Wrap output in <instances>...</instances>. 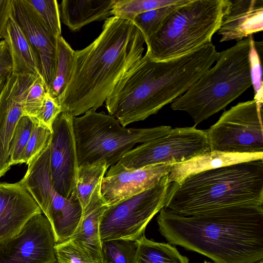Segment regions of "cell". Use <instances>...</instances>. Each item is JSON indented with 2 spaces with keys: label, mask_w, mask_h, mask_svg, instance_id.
<instances>
[{
  "label": "cell",
  "mask_w": 263,
  "mask_h": 263,
  "mask_svg": "<svg viewBox=\"0 0 263 263\" xmlns=\"http://www.w3.org/2000/svg\"><path fill=\"white\" fill-rule=\"evenodd\" d=\"M250 46L249 36L219 52L215 65L173 101L171 108L187 112L195 126L224 109L252 86Z\"/></svg>",
  "instance_id": "obj_5"
},
{
  "label": "cell",
  "mask_w": 263,
  "mask_h": 263,
  "mask_svg": "<svg viewBox=\"0 0 263 263\" xmlns=\"http://www.w3.org/2000/svg\"><path fill=\"white\" fill-rule=\"evenodd\" d=\"M229 0H189L174 10L145 42V54L155 61L177 58L212 43Z\"/></svg>",
  "instance_id": "obj_6"
},
{
  "label": "cell",
  "mask_w": 263,
  "mask_h": 263,
  "mask_svg": "<svg viewBox=\"0 0 263 263\" xmlns=\"http://www.w3.org/2000/svg\"><path fill=\"white\" fill-rule=\"evenodd\" d=\"M196 126L172 128L166 135L126 153L110 170L136 169L156 164L182 163L210 151L205 130Z\"/></svg>",
  "instance_id": "obj_10"
},
{
  "label": "cell",
  "mask_w": 263,
  "mask_h": 263,
  "mask_svg": "<svg viewBox=\"0 0 263 263\" xmlns=\"http://www.w3.org/2000/svg\"><path fill=\"white\" fill-rule=\"evenodd\" d=\"M9 76V75H8ZM3 76L0 77V94L1 93V91L3 88V87L6 83L7 78L8 76Z\"/></svg>",
  "instance_id": "obj_38"
},
{
  "label": "cell",
  "mask_w": 263,
  "mask_h": 263,
  "mask_svg": "<svg viewBox=\"0 0 263 263\" xmlns=\"http://www.w3.org/2000/svg\"><path fill=\"white\" fill-rule=\"evenodd\" d=\"M12 14L38 55L48 91L55 68L57 37L47 29L27 0H12Z\"/></svg>",
  "instance_id": "obj_16"
},
{
  "label": "cell",
  "mask_w": 263,
  "mask_h": 263,
  "mask_svg": "<svg viewBox=\"0 0 263 263\" xmlns=\"http://www.w3.org/2000/svg\"><path fill=\"white\" fill-rule=\"evenodd\" d=\"M45 27L55 37L61 35L59 5L55 0H27Z\"/></svg>",
  "instance_id": "obj_29"
},
{
  "label": "cell",
  "mask_w": 263,
  "mask_h": 263,
  "mask_svg": "<svg viewBox=\"0 0 263 263\" xmlns=\"http://www.w3.org/2000/svg\"><path fill=\"white\" fill-rule=\"evenodd\" d=\"M115 0H63L59 5L61 22L72 31L113 16Z\"/></svg>",
  "instance_id": "obj_22"
},
{
  "label": "cell",
  "mask_w": 263,
  "mask_h": 263,
  "mask_svg": "<svg viewBox=\"0 0 263 263\" xmlns=\"http://www.w3.org/2000/svg\"><path fill=\"white\" fill-rule=\"evenodd\" d=\"M189 0L154 9L136 15L131 22L142 33L145 43L161 28L171 13Z\"/></svg>",
  "instance_id": "obj_26"
},
{
  "label": "cell",
  "mask_w": 263,
  "mask_h": 263,
  "mask_svg": "<svg viewBox=\"0 0 263 263\" xmlns=\"http://www.w3.org/2000/svg\"><path fill=\"white\" fill-rule=\"evenodd\" d=\"M11 15L12 0H0V41L3 39Z\"/></svg>",
  "instance_id": "obj_37"
},
{
  "label": "cell",
  "mask_w": 263,
  "mask_h": 263,
  "mask_svg": "<svg viewBox=\"0 0 263 263\" xmlns=\"http://www.w3.org/2000/svg\"><path fill=\"white\" fill-rule=\"evenodd\" d=\"M57 263H103L98 257L74 243L70 239L54 246Z\"/></svg>",
  "instance_id": "obj_31"
},
{
  "label": "cell",
  "mask_w": 263,
  "mask_h": 263,
  "mask_svg": "<svg viewBox=\"0 0 263 263\" xmlns=\"http://www.w3.org/2000/svg\"><path fill=\"white\" fill-rule=\"evenodd\" d=\"M55 244L49 221L43 213L37 214L0 246V263H57Z\"/></svg>",
  "instance_id": "obj_13"
},
{
  "label": "cell",
  "mask_w": 263,
  "mask_h": 263,
  "mask_svg": "<svg viewBox=\"0 0 263 263\" xmlns=\"http://www.w3.org/2000/svg\"><path fill=\"white\" fill-rule=\"evenodd\" d=\"M50 142L27 165L19 181L36 202L49 221L56 243L69 239L77 228L82 209L77 196L65 198L54 189L50 170Z\"/></svg>",
  "instance_id": "obj_8"
},
{
  "label": "cell",
  "mask_w": 263,
  "mask_h": 263,
  "mask_svg": "<svg viewBox=\"0 0 263 263\" xmlns=\"http://www.w3.org/2000/svg\"><path fill=\"white\" fill-rule=\"evenodd\" d=\"M172 166L156 164L136 169H109L101 182V197L109 205L138 194L168 174Z\"/></svg>",
  "instance_id": "obj_15"
},
{
  "label": "cell",
  "mask_w": 263,
  "mask_h": 263,
  "mask_svg": "<svg viewBox=\"0 0 263 263\" xmlns=\"http://www.w3.org/2000/svg\"><path fill=\"white\" fill-rule=\"evenodd\" d=\"M136 242L134 263H189V258L169 243L154 241L145 235Z\"/></svg>",
  "instance_id": "obj_23"
},
{
  "label": "cell",
  "mask_w": 263,
  "mask_h": 263,
  "mask_svg": "<svg viewBox=\"0 0 263 263\" xmlns=\"http://www.w3.org/2000/svg\"><path fill=\"white\" fill-rule=\"evenodd\" d=\"M172 129L171 126L166 125L147 128H126L110 115L96 110L74 117L79 167L97 163H105L110 167L137 144L162 137Z\"/></svg>",
  "instance_id": "obj_7"
},
{
  "label": "cell",
  "mask_w": 263,
  "mask_h": 263,
  "mask_svg": "<svg viewBox=\"0 0 263 263\" xmlns=\"http://www.w3.org/2000/svg\"><path fill=\"white\" fill-rule=\"evenodd\" d=\"M205 132L211 151L263 153L261 112L254 100L239 102L223 112Z\"/></svg>",
  "instance_id": "obj_11"
},
{
  "label": "cell",
  "mask_w": 263,
  "mask_h": 263,
  "mask_svg": "<svg viewBox=\"0 0 263 263\" xmlns=\"http://www.w3.org/2000/svg\"><path fill=\"white\" fill-rule=\"evenodd\" d=\"M3 40L7 44L11 58L12 73H33L41 76L38 55L12 14Z\"/></svg>",
  "instance_id": "obj_21"
},
{
  "label": "cell",
  "mask_w": 263,
  "mask_h": 263,
  "mask_svg": "<svg viewBox=\"0 0 263 263\" xmlns=\"http://www.w3.org/2000/svg\"><path fill=\"white\" fill-rule=\"evenodd\" d=\"M145 41L132 22L111 16L100 34L85 48L74 51L72 76L58 98L61 112L73 117L96 110L120 80L142 58Z\"/></svg>",
  "instance_id": "obj_2"
},
{
  "label": "cell",
  "mask_w": 263,
  "mask_h": 263,
  "mask_svg": "<svg viewBox=\"0 0 263 263\" xmlns=\"http://www.w3.org/2000/svg\"><path fill=\"white\" fill-rule=\"evenodd\" d=\"M250 46L249 54L250 73L252 86L254 91V100L258 111L261 112L263 103L262 67L258 42L250 36Z\"/></svg>",
  "instance_id": "obj_33"
},
{
  "label": "cell",
  "mask_w": 263,
  "mask_h": 263,
  "mask_svg": "<svg viewBox=\"0 0 263 263\" xmlns=\"http://www.w3.org/2000/svg\"><path fill=\"white\" fill-rule=\"evenodd\" d=\"M40 75L11 73L0 94V178L10 168V145L16 125L23 116L28 89Z\"/></svg>",
  "instance_id": "obj_14"
},
{
  "label": "cell",
  "mask_w": 263,
  "mask_h": 263,
  "mask_svg": "<svg viewBox=\"0 0 263 263\" xmlns=\"http://www.w3.org/2000/svg\"><path fill=\"white\" fill-rule=\"evenodd\" d=\"M37 123L35 118L22 116L15 128L10 145L11 165L18 164L19 159Z\"/></svg>",
  "instance_id": "obj_30"
},
{
  "label": "cell",
  "mask_w": 263,
  "mask_h": 263,
  "mask_svg": "<svg viewBox=\"0 0 263 263\" xmlns=\"http://www.w3.org/2000/svg\"><path fill=\"white\" fill-rule=\"evenodd\" d=\"M74 117L62 112L52 127L50 147V170L52 185L61 196L69 198L77 195L79 168L73 129Z\"/></svg>",
  "instance_id": "obj_12"
},
{
  "label": "cell",
  "mask_w": 263,
  "mask_h": 263,
  "mask_svg": "<svg viewBox=\"0 0 263 263\" xmlns=\"http://www.w3.org/2000/svg\"><path fill=\"white\" fill-rule=\"evenodd\" d=\"M253 160H263V153H232L209 151L182 163L172 165L168 174V182L179 183L190 175Z\"/></svg>",
  "instance_id": "obj_19"
},
{
  "label": "cell",
  "mask_w": 263,
  "mask_h": 263,
  "mask_svg": "<svg viewBox=\"0 0 263 263\" xmlns=\"http://www.w3.org/2000/svg\"><path fill=\"white\" fill-rule=\"evenodd\" d=\"M136 241L111 240L102 241L103 263H134Z\"/></svg>",
  "instance_id": "obj_28"
},
{
  "label": "cell",
  "mask_w": 263,
  "mask_h": 263,
  "mask_svg": "<svg viewBox=\"0 0 263 263\" xmlns=\"http://www.w3.org/2000/svg\"><path fill=\"white\" fill-rule=\"evenodd\" d=\"M263 203V160L224 166L170 183L165 208L188 215L242 204Z\"/></svg>",
  "instance_id": "obj_4"
},
{
  "label": "cell",
  "mask_w": 263,
  "mask_h": 263,
  "mask_svg": "<svg viewBox=\"0 0 263 263\" xmlns=\"http://www.w3.org/2000/svg\"><path fill=\"white\" fill-rule=\"evenodd\" d=\"M12 72L11 58L6 42L0 41V77L7 76Z\"/></svg>",
  "instance_id": "obj_36"
},
{
  "label": "cell",
  "mask_w": 263,
  "mask_h": 263,
  "mask_svg": "<svg viewBox=\"0 0 263 263\" xmlns=\"http://www.w3.org/2000/svg\"><path fill=\"white\" fill-rule=\"evenodd\" d=\"M159 212V231L171 245L199 253L215 263L263 259L262 205H234L188 215L164 206Z\"/></svg>",
  "instance_id": "obj_1"
},
{
  "label": "cell",
  "mask_w": 263,
  "mask_h": 263,
  "mask_svg": "<svg viewBox=\"0 0 263 263\" xmlns=\"http://www.w3.org/2000/svg\"><path fill=\"white\" fill-rule=\"evenodd\" d=\"M74 54V50L62 36L58 37L54 77L47 91L54 98H59L69 83L73 71Z\"/></svg>",
  "instance_id": "obj_24"
},
{
  "label": "cell",
  "mask_w": 263,
  "mask_h": 263,
  "mask_svg": "<svg viewBox=\"0 0 263 263\" xmlns=\"http://www.w3.org/2000/svg\"><path fill=\"white\" fill-rule=\"evenodd\" d=\"M100 185L101 182L96 187L88 204L82 211L77 228L69 239L85 250L103 259L100 222L108 205L101 197Z\"/></svg>",
  "instance_id": "obj_20"
},
{
  "label": "cell",
  "mask_w": 263,
  "mask_h": 263,
  "mask_svg": "<svg viewBox=\"0 0 263 263\" xmlns=\"http://www.w3.org/2000/svg\"><path fill=\"white\" fill-rule=\"evenodd\" d=\"M255 263H263V259H261V260H259L258 261H257V262H256Z\"/></svg>",
  "instance_id": "obj_39"
},
{
  "label": "cell",
  "mask_w": 263,
  "mask_h": 263,
  "mask_svg": "<svg viewBox=\"0 0 263 263\" xmlns=\"http://www.w3.org/2000/svg\"><path fill=\"white\" fill-rule=\"evenodd\" d=\"M170 184L167 174L150 189L108 205L100 222L101 241L140 239L151 220L165 206Z\"/></svg>",
  "instance_id": "obj_9"
},
{
  "label": "cell",
  "mask_w": 263,
  "mask_h": 263,
  "mask_svg": "<svg viewBox=\"0 0 263 263\" xmlns=\"http://www.w3.org/2000/svg\"><path fill=\"white\" fill-rule=\"evenodd\" d=\"M41 213L20 182L0 183V246L17 235L31 217Z\"/></svg>",
  "instance_id": "obj_17"
},
{
  "label": "cell",
  "mask_w": 263,
  "mask_h": 263,
  "mask_svg": "<svg viewBox=\"0 0 263 263\" xmlns=\"http://www.w3.org/2000/svg\"><path fill=\"white\" fill-rule=\"evenodd\" d=\"M219 55L212 43L167 60L155 61L144 54L107 98L109 115L125 127L157 114L189 89Z\"/></svg>",
  "instance_id": "obj_3"
},
{
  "label": "cell",
  "mask_w": 263,
  "mask_h": 263,
  "mask_svg": "<svg viewBox=\"0 0 263 263\" xmlns=\"http://www.w3.org/2000/svg\"><path fill=\"white\" fill-rule=\"evenodd\" d=\"M204 263H212V262H208V261H204Z\"/></svg>",
  "instance_id": "obj_40"
},
{
  "label": "cell",
  "mask_w": 263,
  "mask_h": 263,
  "mask_svg": "<svg viewBox=\"0 0 263 263\" xmlns=\"http://www.w3.org/2000/svg\"><path fill=\"white\" fill-rule=\"evenodd\" d=\"M47 92L45 82L39 76L30 86L23 106V116L35 118L39 113Z\"/></svg>",
  "instance_id": "obj_34"
},
{
  "label": "cell",
  "mask_w": 263,
  "mask_h": 263,
  "mask_svg": "<svg viewBox=\"0 0 263 263\" xmlns=\"http://www.w3.org/2000/svg\"><path fill=\"white\" fill-rule=\"evenodd\" d=\"M52 131L45 125L37 123L19 159L18 163L28 164L49 144Z\"/></svg>",
  "instance_id": "obj_32"
},
{
  "label": "cell",
  "mask_w": 263,
  "mask_h": 263,
  "mask_svg": "<svg viewBox=\"0 0 263 263\" xmlns=\"http://www.w3.org/2000/svg\"><path fill=\"white\" fill-rule=\"evenodd\" d=\"M262 30V0H229L217 33L220 42H238Z\"/></svg>",
  "instance_id": "obj_18"
},
{
  "label": "cell",
  "mask_w": 263,
  "mask_h": 263,
  "mask_svg": "<svg viewBox=\"0 0 263 263\" xmlns=\"http://www.w3.org/2000/svg\"><path fill=\"white\" fill-rule=\"evenodd\" d=\"M108 168L105 163L79 167L76 192L82 211L88 204L93 191L101 182Z\"/></svg>",
  "instance_id": "obj_25"
},
{
  "label": "cell",
  "mask_w": 263,
  "mask_h": 263,
  "mask_svg": "<svg viewBox=\"0 0 263 263\" xmlns=\"http://www.w3.org/2000/svg\"><path fill=\"white\" fill-rule=\"evenodd\" d=\"M181 0H115L113 16L132 21L140 14L179 3Z\"/></svg>",
  "instance_id": "obj_27"
},
{
  "label": "cell",
  "mask_w": 263,
  "mask_h": 263,
  "mask_svg": "<svg viewBox=\"0 0 263 263\" xmlns=\"http://www.w3.org/2000/svg\"><path fill=\"white\" fill-rule=\"evenodd\" d=\"M61 112V108L57 98L47 92L43 105L35 118L39 123L52 130L53 123Z\"/></svg>",
  "instance_id": "obj_35"
}]
</instances>
